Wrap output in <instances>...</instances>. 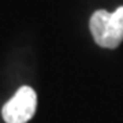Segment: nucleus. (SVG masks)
<instances>
[{"mask_svg":"<svg viewBox=\"0 0 123 123\" xmlns=\"http://www.w3.org/2000/svg\"><path fill=\"white\" fill-rule=\"evenodd\" d=\"M90 33L93 38L103 48L114 49L123 41V6L114 12L98 10L90 17Z\"/></svg>","mask_w":123,"mask_h":123,"instance_id":"obj_1","label":"nucleus"},{"mask_svg":"<svg viewBox=\"0 0 123 123\" xmlns=\"http://www.w3.org/2000/svg\"><path fill=\"white\" fill-rule=\"evenodd\" d=\"M37 108V94L30 86H22L3 107L1 115L6 123L29 122Z\"/></svg>","mask_w":123,"mask_h":123,"instance_id":"obj_2","label":"nucleus"}]
</instances>
